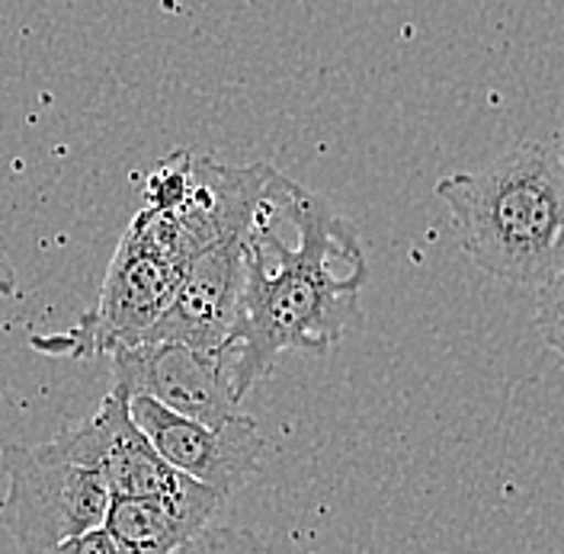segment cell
Listing matches in <instances>:
<instances>
[{
    "mask_svg": "<svg viewBox=\"0 0 564 554\" xmlns=\"http://www.w3.org/2000/svg\"><path fill=\"white\" fill-rule=\"evenodd\" d=\"M245 305L235 334L238 404L285 349L324 352L362 324L369 260L350 218L280 174L241 238Z\"/></svg>",
    "mask_w": 564,
    "mask_h": 554,
    "instance_id": "1",
    "label": "cell"
},
{
    "mask_svg": "<svg viewBox=\"0 0 564 554\" xmlns=\"http://www.w3.org/2000/svg\"><path fill=\"white\" fill-rule=\"evenodd\" d=\"M436 196L488 276L542 285L564 270V167L549 144H517L478 171L443 176Z\"/></svg>",
    "mask_w": 564,
    "mask_h": 554,
    "instance_id": "2",
    "label": "cell"
},
{
    "mask_svg": "<svg viewBox=\"0 0 564 554\" xmlns=\"http://www.w3.org/2000/svg\"><path fill=\"white\" fill-rule=\"evenodd\" d=\"M48 446L62 458L94 471L109 497L154 500L199 525H212L215 513L225 507L221 493L183 478L151 449L129 414V398L119 388H112L84 423L48 439Z\"/></svg>",
    "mask_w": 564,
    "mask_h": 554,
    "instance_id": "3",
    "label": "cell"
},
{
    "mask_svg": "<svg viewBox=\"0 0 564 554\" xmlns=\"http://www.w3.org/2000/svg\"><path fill=\"white\" fill-rule=\"evenodd\" d=\"M0 461L7 471L0 529L23 554H45L104 529L112 497L94 471L62 458L48 443L7 446Z\"/></svg>",
    "mask_w": 564,
    "mask_h": 554,
    "instance_id": "4",
    "label": "cell"
},
{
    "mask_svg": "<svg viewBox=\"0 0 564 554\" xmlns=\"http://www.w3.org/2000/svg\"><path fill=\"white\" fill-rule=\"evenodd\" d=\"M183 270L186 267L164 260L126 228L106 270L97 305L77 321L70 334L42 337L33 340V347L74 359H112L116 352L144 347L151 330L171 308Z\"/></svg>",
    "mask_w": 564,
    "mask_h": 554,
    "instance_id": "5",
    "label": "cell"
},
{
    "mask_svg": "<svg viewBox=\"0 0 564 554\" xmlns=\"http://www.w3.org/2000/svg\"><path fill=\"white\" fill-rule=\"evenodd\" d=\"M235 352H199L180 344H148L112 356V388L148 398L203 426H225L241 414L235 398Z\"/></svg>",
    "mask_w": 564,
    "mask_h": 554,
    "instance_id": "6",
    "label": "cell"
},
{
    "mask_svg": "<svg viewBox=\"0 0 564 554\" xmlns=\"http://www.w3.org/2000/svg\"><path fill=\"white\" fill-rule=\"evenodd\" d=\"M129 414L151 449L174 471L221 497L247 485L260 471L267 436L260 433L253 416L238 414L225 426H203L196 420L164 411L148 398H129Z\"/></svg>",
    "mask_w": 564,
    "mask_h": 554,
    "instance_id": "7",
    "label": "cell"
},
{
    "mask_svg": "<svg viewBox=\"0 0 564 554\" xmlns=\"http://www.w3.org/2000/svg\"><path fill=\"white\" fill-rule=\"evenodd\" d=\"M245 305L241 238L212 243L180 276L174 302L148 344H180L199 352H231ZM144 344V347H148Z\"/></svg>",
    "mask_w": 564,
    "mask_h": 554,
    "instance_id": "8",
    "label": "cell"
},
{
    "mask_svg": "<svg viewBox=\"0 0 564 554\" xmlns=\"http://www.w3.org/2000/svg\"><path fill=\"white\" fill-rule=\"evenodd\" d=\"M206 525L186 520L171 507L154 500L112 497L106 510L104 532L119 554H174Z\"/></svg>",
    "mask_w": 564,
    "mask_h": 554,
    "instance_id": "9",
    "label": "cell"
},
{
    "mask_svg": "<svg viewBox=\"0 0 564 554\" xmlns=\"http://www.w3.org/2000/svg\"><path fill=\"white\" fill-rule=\"evenodd\" d=\"M193 161L196 154L189 151H174L167 154L151 174L141 183V196H144V208L151 211H174L183 206L189 183H193Z\"/></svg>",
    "mask_w": 564,
    "mask_h": 554,
    "instance_id": "10",
    "label": "cell"
},
{
    "mask_svg": "<svg viewBox=\"0 0 564 554\" xmlns=\"http://www.w3.org/2000/svg\"><path fill=\"white\" fill-rule=\"evenodd\" d=\"M174 554H280L267 539L257 532H247L238 525H206L199 535H193Z\"/></svg>",
    "mask_w": 564,
    "mask_h": 554,
    "instance_id": "11",
    "label": "cell"
},
{
    "mask_svg": "<svg viewBox=\"0 0 564 554\" xmlns=\"http://www.w3.org/2000/svg\"><path fill=\"white\" fill-rule=\"evenodd\" d=\"M535 330L545 347L564 359V270L542 282L535 292Z\"/></svg>",
    "mask_w": 564,
    "mask_h": 554,
    "instance_id": "12",
    "label": "cell"
},
{
    "mask_svg": "<svg viewBox=\"0 0 564 554\" xmlns=\"http://www.w3.org/2000/svg\"><path fill=\"white\" fill-rule=\"evenodd\" d=\"M45 554H119L112 548V542L106 539L104 529H97V532H87V535H80V539H70L65 545H58V548H52V552Z\"/></svg>",
    "mask_w": 564,
    "mask_h": 554,
    "instance_id": "13",
    "label": "cell"
},
{
    "mask_svg": "<svg viewBox=\"0 0 564 554\" xmlns=\"http://www.w3.org/2000/svg\"><path fill=\"white\" fill-rule=\"evenodd\" d=\"M558 157H562V167H564V132H562V151H558Z\"/></svg>",
    "mask_w": 564,
    "mask_h": 554,
    "instance_id": "14",
    "label": "cell"
}]
</instances>
